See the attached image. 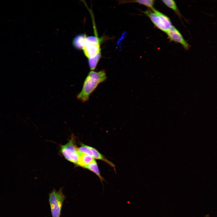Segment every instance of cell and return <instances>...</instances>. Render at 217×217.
I'll use <instances>...</instances> for the list:
<instances>
[{"instance_id":"cell-1","label":"cell","mask_w":217,"mask_h":217,"mask_svg":"<svg viewBox=\"0 0 217 217\" xmlns=\"http://www.w3.org/2000/svg\"><path fill=\"white\" fill-rule=\"evenodd\" d=\"M107 78L104 70L90 71L85 80L81 91L77 96V99L83 102L87 101L98 85L105 81Z\"/></svg>"},{"instance_id":"cell-2","label":"cell","mask_w":217,"mask_h":217,"mask_svg":"<svg viewBox=\"0 0 217 217\" xmlns=\"http://www.w3.org/2000/svg\"><path fill=\"white\" fill-rule=\"evenodd\" d=\"M143 12L149 18L155 26L165 33L172 26L168 17L154 8Z\"/></svg>"},{"instance_id":"cell-3","label":"cell","mask_w":217,"mask_h":217,"mask_svg":"<svg viewBox=\"0 0 217 217\" xmlns=\"http://www.w3.org/2000/svg\"><path fill=\"white\" fill-rule=\"evenodd\" d=\"M63 189L61 188L58 190L54 189L49 193V201L52 217H60L63 204L66 199Z\"/></svg>"},{"instance_id":"cell-4","label":"cell","mask_w":217,"mask_h":217,"mask_svg":"<svg viewBox=\"0 0 217 217\" xmlns=\"http://www.w3.org/2000/svg\"><path fill=\"white\" fill-rule=\"evenodd\" d=\"M61 152L66 159L77 165V164L79 159L80 153L73 138L61 146Z\"/></svg>"},{"instance_id":"cell-5","label":"cell","mask_w":217,"mask_h":217,"mask_svg":"<svg viewBox=\"0 0 217 217\" xmlns=\"http://www.w3.org/2000/svg\"><path fill=\"white\" fill-rule=\"evenodd\" d=\"M171 41L181 45L186 50H188L190 46L184 39L181 33L174 26H172L166 33Z\"/></svg>"},{"instance_id":"cell-6","label":"cell","mask_w":217,"mask_h":217,"mask_svg":"<svg viewBox=\"0 0 217 217\" xmlns=\"http://www.w3.org/2000/svg\"><path fill=\"white\" fill-rule=\"evenodd\" d=\"M83 49L85 55L88 58L93 57L101 52L100 45H84Z\"/></svg>"},{"instance_id":"cell-7","label":"cell","mask_w":217,"mask_h":217,"mask_svg":"<svg viewBox=\"0 0 217 217\" xmlns=\"http://www.w3.org/2000/svg\"><path fill=\"white\" fill-rule=\"evenodd\" d=\"M84 168L88 169L90 171L94 173L99 178L103 187V190H104V186L103 181L106 182L104 178L102 176L99 169L98 165L96 161L94 159L91 163L86 166Z\"/></svg>"},{"instance_id":"cell-8","label":"cell","mask_w":217,"mask_h":217,"mask_svg":"<svg viewBox=\"0 0 217 217\" xmlns=\"http://www.w3.org/2000/svg\"><path fill=\"white\" fill-rule=\"evenodd\" d=\"M86 36L85 34H82L75 36L73 40V44L74 47L77 49L83 48L84 42Z\"/></svg>"},{"instance_id":"cell-9","label":"cell","mask_w":217,"mask_h":217,"mask_svg":"<svg viewBox=\"0 0 217 217\" xmlns=\"http://www.w3.org/2000/svg\"><path fill=\"white\" fill-rule=\"evenodd\" d=\"M79 153V159L77 165L79 166L84 168L94 159L92 157L88 155Z\"/></svg>"},{"instance_id":"cell-10","label":"cell","mask_w":217,"mask_h":217,"mask_svg":"<svg viewBox=\"0 0 217 217\" xmlns=\"http://www.w3.org/2000/svg\"><path fill=\"white\" fill-rule=\"evenodd\" d=\"M120 4L127 3H137L143 5L150 9L154 8L155 1L154 0H137L134 1H120L119 2Z\"/></svg>"},{"instance_id":"cell-11","label":"cell","mask_w":217,"mask_h":217,"mask_svg":"<svg viewBox=\"0 0 217 217\" xmlns=\"http://www.w3.org/2000/svg\"><path fill=\"white\" fill-rule=\"evenodd\" d=\"M91 149L93 153L92 157L94 159H96L103 161L111 166L115 167L114 165L111 162L107 159L96 149L92 147H91Z\"/></svg>"},{"instance_id":"cell-12","label":"cell","mask_w":217,"mask_h":217,"mask_svg":"<svg viewBox=\"0 0 217 217\" xmlns=\"http://www.w3.org/2000/svg\"><path fill=\"white\" fill-rule=\"evenodd\" d=\"M162 2L167 7L173 10L181 18L182 15L178 8L175 2L173 0H163Z\"/></svg>"},{"instance_id":"cell-13","label":"cell","mask_w":217,"mask_h":217,"mask_svg":"<svg viewBox=\"0 0 217 217\" xmlns=\"http://www.w3.org/2000/svg\"><path fill=\"white\" fill-rule=\"evenodd\" d=\"M101 56L100 52L93 57L89 58L88 63L91 70L93 71L96 68Z\"/></svg>"},{"instance_id":"cell-14","label":"cell","mask_w":217,"mask_h":217,"mask_svg":"<svg viewBox=\"0 0 217 217\" xmlns=\"http://www.w3.org/2000/svg\"><path fill=\"white\" fill-rule=\"evenodd\" d=\"M78 150L79 152L88 155L93 158V153L91 146L82 144L80 147L78 148Z\"/></svg>"},{"instance_id":"cell-15","label":"cell","mask_w":217,"mask_h":217,"mask_svg":"<svg viewBox=\"0 0 217 217\" xmlns=\"http://www.w3.org/2000/svg\"><path fill=\"white\" fill-rule=\"evenodd\" d=\"M205 217H209V216L208 215H207Z\"/></svg>"}]
</instances>
